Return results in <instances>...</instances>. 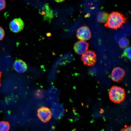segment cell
<instances>
[{
    "instance_id": "cell-14",
    "label": "cell",
    "mask_w": 131,
    "mask_h": 131,
    "mask_svg": "<svg viewBox=\"0 0 131 131\" xmlns=\"http://www.w3.org/2000/svg\"><path fill=\"white\" fill-rule=\"evenodd\" d=\"M10 127V124L8 122L6 121L0 122V131H8Z\"/></svg>"
},
{
    "instance_id": "cell-18",
    "label": "cell",
    "mask_w": 131,
    "mask_h": 131,
    "mask_svg": "<svg viewBox=\"0 0 131 131\" xmlns=\"http://www.w3.org/2000/svg\"><path fill=\"white\" fill-rule=\"evenodd\" d=\"M5 35V32L3 28L0 26V40L3 39Z\"/></svg>"
},
{
    "instance_id": "cell-5",
    "label": "cell",
    "mask_w": 131,
    "mask_h": 131,
    "mask_svg": "<svg viewBox=\"0 0 131 131\" xmlns=\"http://www.w3.org/2000/svg\"><path fill=\"white\" fill-rule=\"evenodd\" d=\"M81 59L85 65L92 66L96 62V55L93 50H87L82 54Z\"/></svg>"
},
{
    "instance_id": "cell-2",
    "label": "cell",
    "mask_w": 131,
    "mask_h": 131,
    "mask_svg": "<svg viewBox=\"0 0 131 131\" xmlns=\"http://www.w3.org/2000/svg\"><path fill=\"white\" fill-rule=\"evenodd\" d=\"M108 93L110 99L114 103H120L125 99V90L120 87L113 86L110 88Z\"/></svg>"
},
{
    "instance_id": "cell-9",
    "label": "cell",
    "mask_w": 131,
    "mask_h": 131,
    "mask_svg": "<svg viewBox=\"0 0 131 131\" xmlns=\"http://www.w3.org/2000/svg\"><path fill=\"white\" fill-rule=\"evenodd\" d=\"M89 43L85 41L80 40L75 43L74 49L75 52L79 55L82 54L87 51L89 47Z\"/></svg>"
},
{
    "instance_id": "cell-20",
    "label": "cell",
    "mask_w": 131,
    "mask_h": 131,
    "mask_svg": "<svg viewBox=\"0 0 131 131\" xmlns=\"http://www.w3.org/2000/svg\"><path fill=\"white\" fill-rule=\"evenodd\" d=\"M55 1L57 2H61L65 1V0H55Z\"/></svg>"
},
{
    "instance_id": "cell-1",
    "label": "cell",
    "mask_w": 131,
    "mask_h": 131,
    "mask_svg": "<svg viewBox=\"0 0 131 131\" xmlns=\"http://www.w3.org/2000/svg\"><path fill=\"white\" fill-rule=\"evenodd\" d=\"M127 18L121 13L113 11L108 16L107 21L104 25L111 29H116L123 26L127 20Z\"/></svg>"
},
{
    "instance_id": "cell-12",
    "label": "cell",
    "mask_w": 131,
    "mask_h": 131,
    "mask_svg": "<svg viewBox=\"0 0 131 131\" xmlns=\"http://www.w3.org/2000/svg\"><path fill=\"white\" fill-rule=\"evenodd\" d=\"M108 16L107 13L105 11H101L98 14L97 16V19L99 22L106 23L107 20Z\"/></svg>"
},
{
    "instance_id": "cell-3",
    "label": "cell",
    "mask_w": 131,
    "mask_h": 131,
    "mask_svg": "<svg viewBox=\"0 0 131 131\" xmlns=\"http://www.w3.org/2000/svg\"><path fill=\"white\" fill-rule=\"evenodd\" d=\"M37 111V115L40 121L45 123L49 121L51 117V113L46 106H40Z\"/></svg>"
},
{
    "instance_id": "cell-6",
    "label": "cell",
    "mask_w": 131,
    "mask_h": 131,
    "mask_svg": "<svg viewBox=\"0 0 131 131\" xmlns=\"http://www.w3.org/2000/svg\"><path fill=\"white\" fill-rule=\"evenodd\" d=\"M76 37L79 40L86 41L89 40L91 37V33L89 27L83 26L79 28L77 30Z\"/></svg>"
},
{
    "instance_id": "cell-11",
    "label": "cell",
    "mask_w": 131,
    "mask_h": 131,
    "mask_svg": "<svg viewBox=\"0 0 131 131\" xmlns=\"http://www.w3.org/2000/svg\"><path fill=\"white\" fill-rule=\"evenodd\" d=\"M15 70L19 73H23L27 69V66L26 63L22 60L19 59L16 60L13 65Z\"/></svg>"
},
{
    "instance_id": "cell-22",
    "label": "cell",
    "mask_w": 131,
    "mask_h": 131,
    "mask_svg": "<svg viewBox=\"0 0 131 131\" xmlns=\"http://www.w3.org/2000/svg\"></svg>"
},
{
    "instance_id": "cell-8",
    "label": "cell",
    "mask_w": 131,
    "mask_h": 131,
    "mask_svg": "<svg viewBox=\"0 0 131 131\" xmlns=\"http://www.w3.org/2000/svg\"><path fill=\"white\" fill-rule=\"evenodd\" d=\"M9 27L11 31L17 33L22 31L24 27L23 21L20 18H15L10 22Z\"/></svg>"
},
{
    "instance_id": "cell-19",
    "label": "cell",
    "mask_w": 131,
    "mask_h": 131,
    "mask_svg": "<svg viewBox=\"0 0 131 131\" xmlns=\"http://www.w3.org/2000/svg\"><path fill=\"white\" fill-rule=\"evenodd\" d=\"M131 126H125V127L121 130V131H131Z\"/></svg>"
},
{
    "instance_id": "cell-4",
    "label": "cell",
    "mask_w": 131,
    "mask_h": 131,
    "mask_svg": "<svg viewBox=\"0 0 131 131\" xmlns=\"http://www.w3.org/2000/svg\"><path fill=\"white\" fill-rule=\"evenodd\" d=\"M46 95L48 103L51 105L58 100L59 97V92L56 87L51 86L48 88Z\"/></svg>"
},
{
    "instance_id": "cell-15",
    "label": "cell",
    "mask_w": 131,
    "mask_h": 131,
    "mask_svg": "<svg viewBox=\"0 0 131 131\" xmlns=\"http://www.w3.org/2000/svg\"><path fill=\"white\" fill-rule=\"evenodd\" d=\"M35 95L37 99L41 101V100H42L45 97V93L44 91L41 89H38L36 91Z\"/></svg>"
},
{
    "instance_id": "cell-17",
    "label": "cell",
    "mask_w": 131,
    "mask_h": 131,
    "mask_svg": "<svg viewBox=\"0 0 131 131\" xmlns=\"http://www.w3.org/2000/svg\"><path fill=\"white\" fill-rule=\"evenodd\" d=\"M6 6L5 0H0V11L5 8Z\"/></svg>"
},
{
    "instance_id": "cell-21",
    "label": "cell",
    "mask_w": 131,
    "mask_h": 131,
    "mask_svg": "<svg viewBox=\"0 0 131 131\" xmlns=\"http://www.w3.org/2000/svg\"><path fill=\"white\" fill-rule=\"evenodd\" d=\"M2 74V73L0 71V86H1V83H0V78H1V75Z\"/></svg>"
},
{
    "instance_id": "cell-13",
    "label": "cell",
    "mask_w": 131,
    "mask_h": 131,
    "mask_svg": "<svg viewBox=\"0 0 131 131\" xmlns=\"http://www.w3.org/2000/svg\"><path fill=\"white\" fill-rule=\"evenodd\" d=\"M129 40L125 37L121 38L120 40L119 44L120 47L121 48H125L127 47L129 45Z\"/></svg>"
},
{
    "instance_id": "cell-10",
    "label": "cell",
    "mask_w": 131,
    "mask_h": 131,
    "mask_svg": "<svg viewBox=\"0 0 131 131\" xmlns=\"http://www.w3.org/2000/svg\"><path fill=\"white\" fill-rule=\"evenodd\" d=\"M125 74V71L119 67L114 68L111 74L112 80L115 82L121 81Z\"/></svg>"
},
{
    "instance_id": "cell-7",
    "label": "cell",
    "mask_w": 131,
    "mask_h": 131,
    "mask_svg": "<svg viewBox=\"0 0 131 131\" xmlns=\"http://www.w3.org/2000/svg\"><path fill=\"white\" fill-rule=\"evenodd\" d=\"M51 110L52 116L56 119H61L64 114V109L63 106L58 102H56L53 104Z\"/></svg>"
},
{
    "instance_id": "cell-16",
    "label": "cell",
    "mask_w": 131,
    "mask_h": 131,
    "mask_svg": "<svg viewBox=\"0 0 131 131\" xmlns=\"http://www.w3.org/2000/svg\"><path fill=\"white\" fill-rule=\"evenodd\" d=\"M131 48L130 47H127L124 50L123 55L128 58L131 59Z\"/></svg>"
}]
</instances>
